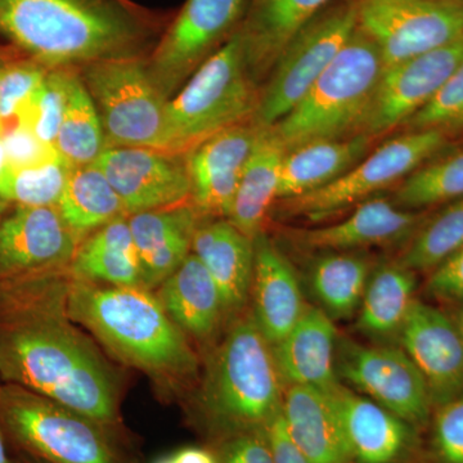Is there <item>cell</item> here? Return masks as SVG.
I'll list each match as a JSON object with an SVG mask.
<instances>
[{
  "mask_svg": "<svg viewBox=\"0 0 463 463\" xmlns=\"http://www.w3.org/2000/svg\"><path fill=\"white\" fill-rule=\"evenodd\" d=\"M192 252L205 265L218 286L224 313L242 309L251 294L254 240L230 221H216L197 227Z\"/></svg>",
  "mask_w": 463,
  "mask_h": 463,
  "instance_id": "cell-25",
  "label": "cell"
},
{
  "mask_svg": "<svg viewBox=\"0 0 463 463\" xmlns=\"http://www.w3.org/2000/svg\"><path fill=\"white\" fill-rule=\"evenodd\" d=\"M455 325L457 327V330H458L459 335H461L462 340H463V303L461 309L458 310V313H457V317L455 319Z\"/></svg>",
  "mask_w": 463,
  "mask_h": 463,
  "instance_id": "cell-48",
  "label": "cell"
},
{
  "mask_svg": "<svg viewBox=\"0 0 463 463\" xmlns=\"http://www.w3.org/2000/svg\"><path fill=\"white\" fill-rule=\"evenodd\" d=\"M2 130L5 154L14 172L42 165L58 155L56 148L39 139L25 118H18Z\"/></svg>",
  "mask_w": 463,
  "mask_h": 463,
  "instance_id": "cell-42",
  "label": "cell"
},
{
  "mask_svg": "<svg viewBox=\"0 0 463 463\" xmlns=\"http://www.w3.org/2000/svg\"><path fill=\"white\" fill-rule=\"evenodd\" d=\"M70 69H52L33 94L29 108L20 118L32 125L42 142L56 148L67 100V76Z\"/></svg>",
  "mask_w": 463,
  "mask_h": 463,
  "instance_id": "cell-39",
  "label": "cell"
},
{
  "mask_svg": "<svg viewBox=\"0 0 463 463\" xmlns=\"http://www.w3.org/2000/svg\"><path fill=\"white\" fill-rule=\"evenodd\" d=\"M67 309L111 352L143 371L184 377L196 370V355L181 328L145 288L76 281Z\"/></svg>",
  "mask_w": 463,
  "mask_h": 463,
  "instance_id": "cell-3",
  "label": "cell"
},
{
  "mask_svg": "<svg viewBox=\"0 0 463 463\" xmlns=\"http://www.w3.org/2000/svg\"><path fill=\"white\" fill-rule=\"evenodd\" d=\"M0 429L14 449L44 462L124 463L108 426L14 383H0Z\"/></svg>",
  "mask_w": 463,
  "mask_h": 463,
  "instance_id": "cell-7",
  "label": "cell"
},
{
  "mask_svg": "<svg viewBox=\"0 0 463 463\" xmlns=\"http://www.w3.org/2000/svg\"><path fill=\"white\" fill-rule=\"evenodd\" d=\"M71 167L65 158L57 155L42 165L16 170L9 183L7 203L57 207Z\"/></svg>",
  "mask_w": 463,
  "mask_h": 463,
  "instance_id": "cell-37",
  "label": "cell"
},
{
  "mask_svg": "<svg viewBox=\"0 0 463 463\" xmlns=\"http://www.w3.org/2000/svg\"><path fill=\"white\" fill-rule=\"evenodd\" d=\"M282 417L289 439L307 463H354L339 416L325 390L285 386Z\"/></svg>",
  "mask_w": 463,
  "mask_h": 463,
  "instance_id": "cell-24",
  "label": "cell"
},
{
  "mask_svg": "<svg viewBox=\"0 0 463 463\" xmlns=\"http://www.w3.org/2000/svg\"><path fill=\"white\" fill-rule=\"evenodd\" d=\"M422 223L419 212L402 209L383 197H371L337 223L294 231L289 237L303 249L345 252L410 241Z\"/></svg>",
  "mask_w": 463,
  "mask_h": 463,
  "instance_id": "cell-20",
  "label": "cell"
},
{
  "mask_svg": "<svg viewBox=\"0 0 463 463\" xmlns=\"http://www.w3.org/2000/svg\"><path fill=\"white\" fill-rule=\"evenodd\" d=\"M383 71L380 51L356 25L306 96L272 127L286 151L356 136Z\"/></svg>",
  "mask_w": 463,
  "mask_h": 463,
  "instance_id": "cell-5",
  "label": "cell"
},
{
  "mask_svg": "<svg viewBox=\"0 0 463 463\" xmlns=\"http://www.w3.org/2000/svg\"><path fill=\"white\" fill-rule=\"evenodd\" d=\"M356 29L355 0H334L289 41L259 94L252 121L274 127L306 96Z\"/></svg>",
  "mask_w": 463,
  "mask_h": 463,
  "instance_id": "cell-9",
  "label": "cell"
},
{
  "mask_svg": "<svg viewBox=\"0 0 463 463\" xmlns=\"http://www.w3.org/2000/svg\"><path fill=\"white\" fill-rule=\"evenodd\" d=\"M18 452V450H17ZM23 457L24 462L25 463H48L42 461V459L36 458V457L26 455V453L18 452Z\"/></svg>",
  "mask_w": 463,
  "mask_h": 463,
  "instance_id": "cell-49",
  "label": "cell"
},
{
  "mask_svg": "<svg viewBox=\"0 0 463 463\" xmlns=\"http://www.w3.org/2000/svg\"><path fill=\"white\" fill-rule=\"evenodd\" d=\"M258 99L239 30L167 102L166 151L184 155L221 130L251 121Z\"/></svg>",
  "mask_w": 463,
  "mask_h": 463,
  "instance_id": "cell-6",
  "label": "cell"
},
{
  "mask_svg": "<svg viewBox=\"0 0 463 463\" xmlns=\"http://www.w3.org/2000/svg\"><path fill=\"white\" fill-rule=\"evenodd\" d=\"M0 463H25L20 453L14 449L0 429Z\"/></svg>",
  "mask_w": 463,
  "mask_h": 463,
  "instance_id": "cell-47",
  "label": "cell"
},
{
  "mask_svg": "<svg viewBox=\"0 0 463 463\" xmlns=\"http://www.w3.org/2000/svg\"><path fill=\"white\" fill-rule=\"evenodd\" d=\"M356 25L376 44L383 67L463 36V0H355Z\"/></svg>",
  "mask_w": 463,
  "mask_h": 463,
  "instance_id": "cell-12",
  "label": "cell"
},
{
  "mask_svg": "<svg viewBox=\"0 0 463 463\" xmlns=\"http://www.w3.org/2000/svg\"><path fill=\"white\" fill-rule=\"evenodd\" d=\"M426 289L439 300L463 303V248L432 270Z\"/></svg>",
  "mask_w": 463,
  "mask_h": 463,
  "instance_id": "cell-44",
  "label": "cell"
},
{
  "mask_svg": "<svg viewBox=\"0 0 463 463\" xmlns=\"http://www.w3.org/2000/svg\"><path fill=\"white\" fill-rule=\"evenodd\" d=\"M276 463H307L288 437L282 413L267 428Z\"/></svg>",
  "mask_w": 463,
  "mask_h": 463,
  "instance_id": "cell-45",
  "label": "cell"
},
{
  "mask_svg": "<svg viewBox=\"0 0 463 463\" xmlns=\"http://www.w3.org/2000/svg\"><path fill=\"white\" fill-rule=\"evenodd\" d=\"M12 174H14V170L9 166L5 142H3V130L2 127H0V201L5 203H7L8 188Z\"/></svg>",
  "mask_w": 463,
  "mask_h": 463,
  "instance_id": "cell-46",
  "label": "cell"
},
{
  "mask_svg": "<svg viewBox=\"0 0 463 463\" xmlns=\"http://www.w3.org/2000/svg\"><path fill=\"white\" fill-rule=\"evenodd\" d=\"M336 371L339 379L410 423L414 430L430 422L434 411L430 390L401 346L364 345L339 337Z\"/></svg>",
  "mask_w": 463,
  "mask_h": 463,
  "instance_id": "cell-13",
  "label": "cell"
},
{
  "mask_svg": "<svg viewBox=\"0 0 463 463\" xmlns=\"http://www.w3.org/2000/svg\"><path fill=\"white\" fill-rule=\"evenodd\" d=\"M261 129L252 120L233 125L183 155L197 212L230 218L241 176Z\"/></svg>",
  "mask_w": 463,
  "mask_h": 463,
  "instance_id": "cell-17",
  "label": "cell"
},
{
  "mask_svg": "<svg viewBox=\"0 0 463 463\" xmlns=\"http://www.w3.org/2000/svg\"><path fill=\"white\" fill-rule=\"evenodd\" d=\"M71 269L78 281L143 288L141 263L128 216H118L80 242Z\"/></svg>",
  "mask_w": 463,
  "mask_h": 463,
  "instance_id": "cell-30",
  "label": "cell"
},
{
  "mask_svg": "<svg viewBox=\"0 0 463 463\" xmlns=\"http://www.w3.org/2000/svg\"><path fill=\"white\" fill-rule=\"evenodd\" d=\"M99 167L120 197L127 215L181 205L191 197L184 156L146 147H108Z\"/></svg>",
  "mask_w": 463,
  "mask_h": 463,
  "instance_id": "cell-16",
  "label": "cell"
},
{
  "mask_svg": "<svg viewBox=\"0 0 463 463\" xmlns=\"http://www.w3.org/2000/svg\"><path fill=\"white\" fill-rule=\"evenodd\" d=\"M371 273L370 260L362 255L328 252L312 265L310 289L332 321L352 318L361 307Z\"/></svg>",
  "mask_w": 463,
  "mask_h": 463,
  "instance_id": "cell-32",
  "label": "cell"
},
{
  "mask_svg": "<svg viewBox=\"0 0 463 463\" xmlns=\"http://www.w3.org/2000/svg\"><path fill=\"white\" fill-rule=\"evenodd\" d=\"M215 455L218 463H276L267 429L223 439Z\"/></svg>",
  "mask_w": 463,
  "mask_h": 463,
  "instance_id": "cell-43",
  "label": "cell"
},
{
  "mask_svg": "<svg viewBox=\"0 0 463 463\" xmlns=\"http://www.w3.org/2000/svg\"><path fill=\"white\" fill-rule=\"evenodd\" d=\"M416 273L399 261L373 269L358 309L356 328L373 339H398L414 303Z\"/></svg>",
  "mask_w": 463,
  "mask_h": 463,
  "instance_id": "cell-31",
  "label": "cell"
},
{
  "mask_svg": "<svg viewBox=\"0 0 463 463\" xmlns=\"http://www.w3.org/2000/svg\"><path fill=\"white\" fill-rule=\"evenodd\" d=\"M80 242L58 207H14L0 219V283L47 276L71 263Z\"/></svg>",
  "mask_w": 463,
  "mask_h": 463,
  "instance_id": "cell-15",
  "label": "cell"
},
{
  "mask_svg": "<svg viewBox=\"0 0 463 463\" xmlns=\"http://www.w3.org/2000/svg\"><path fill=\"white\" fill-rule=\"evenodd\" d=\"M2 60H3V56H2V54H0V62H2Z\"/></svg>",
  "mask_w": 463,
  "mask_h": 463,
  "instance_id": "cell-52",
  "label": "cell"
},
{
  "mask_svg": "<svg viewBox=\"0 0 463 463\" xmlns=\"http://www.w3.org/2000/svg\"><path fill=\"white\" fill-rule=\"evenodd\" d=\"M158 300L181 330L199 339L212 336L225 315L218 286L194 252L161 283Z\"/></svg>",
  "mask_w": 463,
  "mask_h": 463,
  "instance_id": "cell-27",
  "label": "cell"
},
{
  "mask_svg": "<svg viewBox=\"0 0 463 463\" xmlns=\"http://www.w3.org/2000/svg\"><path fill=\"white\" fill-rule=\"evenodd\" d=\"M334 0H249L241 26L252 78L272 70L289 41Z\"/></svg>",
  "mask_w": 463,
  "mask_h": 463,
  "instance_id": "cell-26",
  "label": "cell"
},
{
  "mask_svg": "<svg viewBox=\"0 0 463 463\" xmlns=\"http://www.w3.org/2000/svg\"><path fill=\"white\" fill-rule=\"evenodd\" d=\"M172 16L132 0H0V41L47 69L151 53Z\"/></svg>",
  "mask_w": 463,
  "mask_h": 463,
  "instance_id": "cell-2",
  "label": "cell"
},
{
  "mask_svg": "<svg viewBox=\"0 0 463 463\" xmlns=\"http://www.w3.org/2000/svg\"><path fill=\"white\" fill-rule=\"evenodd\" d=\"M283 383L272 346L252 316L232 326L209 362L203 417L216 438L264 430L282 413Z\"/></svg>",
  "mask_w": 463,
  "mask_h": 463,
  "instance_id": "cell-4",
  "label": "cell"
},
{
  "mask_svg": "<svg viewBox=\"0 0 463 463\" xmlns=\"http://www.w3.org/2000/svg\"><path fill=\"white\" fill-rule=\"evenodd\" d=\"M0 383H2V379H0Z\"/></svg>",
  "mask_w": 463,
  "mask_h": 463,
  "instance_id": "cell-53",
  "label": "cell"
},
{
  "mask_svg": "<svg viewBox=\"0 0 463 463\" xmlns=\"http://www.w3.org/2000/svg\"><path fill=\"white\" fill-rule=\"evenodd\" d=\"M404 128L407 130H438L446 136L463 129V60L430 102Z\"/></svg>",
  "mask_w": 463,
  "mask_h": 463,
  "instance_id": "cell-40",
  "label": "cell"
},
{
  "mask_svg": "<svg viewBox=\"0 0 463 463\" xmlns=\"http://www.w3.org/2000/svg\"><path fill=\"white\" fill-rule=\"evenodd\" d=\"M43 281L0 283V379L111 428L118 421L111 374L48 310Z\"/></svg>",
  "mask_w": 463,
  "mask_h": 463,
  "instance_id": "cell-1",
  "label": "cell"
},
{
  "mask_svg": "<svg viewBox=\"0 0 463 463\" xmlns=\"http://www.w3.org/2000/svg\"><path fill=\"white\" fill-rule=\"evenodd\" d=\"M50 69L20 56L0 62V127L17 120L32 102Z\"/></svg>",
  "mask_w": 463,
  "mask_h": 463,
  "instance_id": "cell-38",
  "label": "cell"
},
{
  "mask_svg": "<svg viewBox=\"0 0 463 463\" xmlns=\"http://www.w3.org/2000/svg\"><path fill=\"white\" fill-rule=\"evenodd\" d=\"M249 0H187L149 53L147 69L167 99L230 41L245 20Z\"/></svg>",
  "mask_w": 463,
  "mask_h": 463,
  "instance_id": "cell-11",
  "label": "cell"
},
{
  "mask_svg": "<svg viewBox=\"0 0 463 463\" xmlns=\"http://www.w3.org/2000/svg\"><path fill=\"white\" fill-rule=\"evenodd\" d=\"M285 146L273 128H263L250 156L234 197L228 221L254 240L261 233L265 216L279 197Z\"/></svg>",
  "mask_w": 463,
  "mask_h": 463,
  "instance_id": "cell-29",
  "label": "cell"
},
{
  "mask_svg": "<svg viewBox=\"0 0 463 463\" xmlns=\"http://www.w3.org/2000/svg\"><path fill=\"white\" fill-rule=\"evenodd\" d=\"M108 148L99 109L83 78L69 70L67 100L62 124L58 132L56 151L71 166L96 163Z\"/></svg>",
  "mask_w": 463,
  "mask_h": 463,
  "instance_id": "cell-34",
  "label": "cell"
},
{
  "mask_svg": "<svg viewBox=\"0 0 463 463\" xmlns=\"http://www.w3.org/2000/svg\"><path fill=\"white\" fill-rule=\"evenodd\" d=\"M57 207L80 240L118 216L127 215L111 183L94 164L71 167Z\"/></svg>",
  "mask_w": 463,
  "mask_h": 463,
  "instance_id": "cell-33",
  "label": "cell"
},
{
  "mask_svg": "<svg viewBox=\"0 0 463 463\" xmlns=\"http://www.w3.org/2000/svg\"><path fill=\"white\" fill-rule=\"evenodd\" d=\"M463 199V149L422 164L399 183L394 203L405 210Z\"/></svg>",
  "mask_w": 463,
  "mask_h": 463,
  "instance_id": "cell-36",
  "label": "cell"
},
{
  "mask_svg": "<svg viewBox=\"0 0 463 463\" xmlns=\"http://www.w3.org/2000/svg\"><path fill=\"white\" fill-rule=\"evenodd\" d=\"M141 263L143 288L161 285L192 252L197 227L194 206L149 210L128 216Z\"/></svg>",
  "mask_w": 463,
  "mask_h": 463,
  "instance_id": "cell-23",
  "label": "cell"
},
{
  "mask_svg": "<svg viewBox=\"0 0 463 463\" xmlns=\"http://www.w3.org/2000/svg\"><path fill=\"white\" fill-rule=\"evenodd\" d=\"M5 206H7V203H2V201H0V219H2V216L5 215Z\"/></svg>",
  "mask_w": 463,
  "mask_h": 463,
  "instance_id": "cell-50",
  "label": "cell"
},
{
  "mask_svg": "<svg viewBox=\"0 0 463 463\" xmlns=\"http://www.w3.org/2000/svg\"><path fill=\"white\" fill-rule=\"evenodd\" d=\"M447 145L438 130H407L365 155L349 172L325 187L281 200L288 215L319 222L401 183Z\"/></svg>",
  "mask_w": 463,
  "mask_h": 463,
  "instance_id": "cell-10",
  "label": "cell"
},
{
  "mask_svg": "<svg viewBox=\"0 0 463 463\" xmlns=\"http://www.w3.org/2000/svg\"><path fill=\"white\" fill-rule=\"evenodd\" d=\"M336 327L321 307L307 306L292 330L272 346L283 388L328 390L340 383L336 371Z\"/></svg>",
  "mask_w": 463,
  "mask_h": 463,
  "instance_id": "cell-21",
  "label": "cell"
},
{
  "mask_svg": "<svg viewBox=\"0 0 463 463\" xmlns=\"http://www.w3.org/2000/svg\"><path fill=\"white\" fill-rule=\"evenodd\" d=\"M155 463H174V462H173L172 457L169 456V457H165V458L158 459V461H156Z\"/></svg>",
  "mask_w": 463,
  "mask_h": 463,
  "instance_id": "cell-51",
  "label": "cell"
},
{
  "mask_svg": "<svg viewBox=\"0 0 463 463\" xmlns=\"http://www.w3.org/2000/svg\"><path fill=\"white\" fill-rule=\"evenodd\" d=\"M83 78L99 109L108 147L166 151V108L141 58L103 61L83 67Z\"/></svg>",
  "mask_w": 463,
  "mask_h": 463,
  "instance_id": "cell-8",
  "label": "cell"
},
{
  "mask_svg": "<svg viewBox=\"0 0 463 463\" xmlns=\"http://www.w3.org/2000/svg\"><path fill=\"white\" fill-rule=\"evenodd\" d=\"M330 395L354 463H401L412 452L414 429L373 399L337 383Z\"/></svg>",
  "mask_w": 463,
  "mask_h": 463,
  "instance_id": "cell-19",
  "label": "cell"
},
{
  "mask_svg": "<svg viewBox=\"0 0 463 463\" xmlns=\"http://www.w3.org/2000/svg\"><path fill=\"white\" fill-rule=\"evenodd\" d=\"M462 60L463 36L421 56L383 67L358 134L373 139L404 127L430 102Z\"/></svg>",
  "mask_w": 463,
  "mask_h": 463,
  "instance_id": "cell-14",
  "label": "cell"
},
{
  "mask_svg": "<svg viewBox=\"0 0 463 463\" xmlns=\"http://www.w3.org/2000/svg\"><path fill=\"white\" fill-rule=\"evenodd\" d=\"M462 248L463 199H459L447 203L430 221H423L398 261L414 273H431Z\"/></svg>",
  "mask_w": 463,
  "mask_h": 463,
  "instance_id": "cell-35",
  "label": "cell"
},
{
  "mask_svg": "<svg viewBox=\"0 0 463 463\" xmlns=\"http://www.w3.org/2000/svg\"><path fill=\"white\" fill-rule=\"evenodd\" d=\"M397 340L428 383L434 407L462 394L463 340L453 319L414 300Z\"/></svg>",
  "mask_w": 463,
  "mask_h": 463,
  "instance_id": "cell-18",
  "label": "cell"
},
{
  "mask_svg": "<svg viewBox=\"0 0 463 463\" xmlns=\"http://www.w3.org/2000/svg\"><path fill=\"white\" fill-rule=\"evenodd\" d=\"M252 318L270 346L279 343L303 315L307 303L294 267L261 232L254 239Z\"/></svg>",
  "mask_w": 463,
  "mask_h": 463,
  "instance_id": "cell-22",
  "label": "cell"
},
{
  "mask_svg": "<svg viewBox=\"0 0 463 463\" xmlns=\"http://www.w3.org/2000/svg\"><path fill=\"white\" fill-rule=\"evenodd\" d=\"M371 141L367 136L356 134L307 143L286 152L277 200L294 199L336 181L367 155Z\"/></svg>",
  "mask_w": 463,
  "mask_h": 463,
  "instance_id": "cell-28",
  "label": "cell"
},
{
  "mask_svg": "<svg viewBox=\"0 0 463 463\" xmlns=\"http://www.w3.org/2000/svg\"><path fill=\"white\" fill-rule=\"evenodd\" d=\"M430 421L439 463H463V392L434 407Z\"/></svg>",
  "mask_w": 463,
  "mask_h": 463,
  "instance_id": "cell-41",
  "label": "cell"
}]
</instances>
